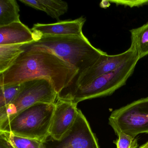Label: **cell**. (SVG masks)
Listing matches in <instances>:
<instances>
[{
	"instance_id": "cell-14",
	"label": "cell",
	"mask_w": 148,
	"mask_h": 148,
	"mask_svg": "<svg viewBox=\"0 0 148 148\" xmlns=\"http://www.w3.org/2000/svg\"><path fill=\"white\" fill-rule=\"evenodd\" d=\"M19 6L15 0L0 1V26L20 20Z\"/></svg>"
},
{
	"instance_id": "cell-20",
	"label": "cell",
	"mask_w": 148,
	"mask_h": 148,
	"mask_svg": "<svg viewBox=\"0 0 148 148\" xmlns=\"http://www.w3.org/2000/svg\"><path fill=\"white\" fill-rule=\"evenodd\" d=\"M20 1L34 9L45 12V7L40 0H20Z\"/></svg>"
},
{
	"instance_id": "cell-15",
	"label": "cell",
	"mask_w": 148,
	"mask_h": 148,
	"mask_svg": "<svg viewBox=\"0 0 148 148\" xmlns=\"http://www.w3.org/2000/svg\"><path fill=\"white\" fill-rule=\"evenodd\" d=\"M44 5L45 12L53 18L58 21L60 17L68 11L67 2L60 0H40Z\"/></svg>"
},
{
	"instance_id": "cell-18",
	"label": "cell",
	"mask_w": 148,
	"mask_h": 148,
	"mask_svg": "<svg viewBox=\"0 0 148 148\" xmlns=\"http://www.w3.org/2000/svg\"><path fill=\"white\" fill-rule=\"evenodd\" d=\"M117 136L118 138L114 141L116 148H137L138 143L137 139L132 136L120 132Z\"/></svg>"
},
{
	"instance_id": "cell-17",
	"label": "cell",
	"mask_w": 148,
	"mask_h": 148,
	"mask_svg": "<svg viewBox=\"0 0 148 148\" xmlns=\"http://www.w3.org/2000/svg\"><path fill=\"white\" fill-rule=\"evenodd\" d=\"M21 84L0 86V109L10 104L17 97L21 90Z\"/></svg>"
},
{
	"instance_id": "cell-19",
	"label": "cell",
	"mask_w": 148,
	"mask_h": 148,
	"mask_svg": "<svg viewBox=\"0 0 148 148\" xmlns=\"http://www.w3.org/2000/svg\"><path fill=\"white\" fill-rule=\"evenodd\" d=\"M109 2L113 3L116 5L124 6L132 8L133 7H139L148 5V0H130V1H109Z\"/></svg>"
},
{
	"instance_id": "cell-6",
	"label": "cell",
	"mask_w": 148,
	"mask_h": 148,
	"mask_svg": "<svg viewBox=\"0 0 148 148\" xmlns=\"http://www.w3.org/2000/svg\"><path fill=\"white\" fill-rule=\"evenodd\" d=\"M109 124L116 135L123 132L135 138L138 134L148 133V97L112 112Z\"/></svg>"
},
{
	"instance_id": "cell-2",
	"label": "cell",
	"mask_w": 148,
	"mask_h": 148,
	"mask_svg": "<svg viewBox=\"0 0 148 148\" xmlns=\"http://www.w3.org/2000/svg\"><path fill=\"white\" fill-rule=\"evenodd\" d=\"M21 49L24 51L50 52L77 68L78 75L106 53L94 47L84 35L41 36L33 42L23 44Z\"/></svg>"
},
{
	"instance_id": "cell-10",
	"label": "cell",
	"mask_w": 148,
	"mask_h": 148,
	"mask_svg": "<svg viewBox=\"0 0 148 148\" xmlns=\"http://www.w3.org/2000/svg\"><path fill=\"white\" fill-rule=\"evenodd\" d=\"M86 21L84 17L73 20L60 21L53 24L34 25L31 29L34 40L43 36H78L84 35L82 28Z\"/></svg>"
},
{
	"instance_id": "cell-12",
	"label": "cell",
	"mask_w": 148,
	"mask_h": 148,
	"mask_svg": "<svg viewBox=\"0 0 148 148\" xmlns=\"http://www.w3.org/2000/svg\"><path fill=\"white\" fill-rule=\"evenodd\" d=\"M130 47L140 60L148 55V21L141 27L131 29Z\"/></svg>"
},
{
	"instance_id": "cell-22",
	"label": "cell",
	"mask_w": 148,
	"mask_h": 148,
	"mask_svg": "<svg viewBox=\"0 0 148 148\" xmlns=\"http://www.w3.org/2000/svg\"><path fill=\"white\" fill-rule=\"evenodd\" d=\"M139 148H148V142L145 143L144 144L142 145L141 147H139Z\"/></svg>"
},
{
	"instance_id": "cell-9",
	"label": "cell",
	"mask_w": 148,
	"mask_h": 148,
	"mask_svg": "<svg viewBox=\"0 0 148 148\" xmlns=\"http://www.w3.org/2000/svg\"><path fill=\"white\" fill-rule=\"evenodd\" d=\"M77 105L72 100L58 97L49 130L54 141H60L75 123L78 113Z\"/></svg>"
},
{
	"instance_id": "cell-7",
	"label": "cell",
	"mask_w": 148,
	"mask_h": 148,
	"mask_svg": "<svg viewBox=\"0 0 148 148\" xmlns=\"http://www.w3.org/2000/svg\"><path fill=\"white\" fill-rule=\"evenodd\" d=\"M136 55V53L130 47L127 51L120 54L111 55L106 53L101 55L94 64L77 76L74 87L68 90H69L62 92L89 84L97 78L116 70L123 63Z\"/></svg>"
},
{
	"instance_id": "cell-11",
	"label": "cell",
	"mask_w": 148,
	"mask_h": 148,
	"mask_svg": "<svg viewBox=\"0 0 148 148\" xmlns=\"http://www.w3.org/2000/svg\"><path fill=\"white\" fill-rule=\"evenodd\" d=\"M34 40L32 30L21 21L0 26V45L27 44Z\"/></svg>"
},
{
	"instance_id": "cell-21",
	"label": "cell",
	"mask_w": 148,
	"mask_h": 148,
	"mask_svg": "<svg viewBox=\"0 0 148 148\" xmlns=\"http://www.w3.org/2000/svg\"><path fill=\"white\" fill-rule=\"evenodd\" d=\"M0 148H14L5 132L0 131Z\"/></svg>"
},
{
	"instance_id": "cell-8",
	"label": "cell",
	"mask_w": 148,
	"mask_h": 148,
	"mask_svg": "<svg viewBox=\"0 0 148 148\" xmlns=\"http://www.w3.org/2000/svg\"><path fill=\"white\" fill-rule=\"evenodd\" d=\"M54 141V140H53ZM55 141L53 148L70 146L72 148H100L97 138L80 110L75 123L60 141Z\"/></svg>"
},
{
	"instance_id": "cell-16",
	"label": "cell",
	"mask_w": 148,
	"mask_h": 148,
	"mask_svg": "<svg viewBox=\"0 0 148 148\" xmlns=\"http://www.w3.org/2000/svg\"><path fill=\"white\" fill-rule=\"evenodd\" d=\"M4 132L14 148H46L44 144L38 140L19 136L12 133Z\"/></svg>"
},
{
	"instance_id": "cell-3",
	"label": "cell",
	"mask_w": 148,
	"mask_h": 148,
	"mask_svg": "<svg viewBox=\"0 0 148 148\" xmlns=\"http://www.w3.org/2000/svg\"><path fill=\"white\" fill-rule=\"evenodd\" d=\"M54 109L55 103H37L21 111L11 119L0 123V131L44 143L50 136Z\"/></svg>"
},
{
	"instance_id": "cell-1",
	"label": "cell",
	"mask_w": 148,
	"mask_h": 148,
	"mask_svg": "<svg viewBox=\"0 0 148 148\" xmlns=\"http://www.w3.org/2000/svg\"><path fill=\"white\" fill-rule=\"evenodd\" d=\"M78 74L77 68L50 52L24 51L8 70L0 73V86L46 79L59 94L72 84Z\"/></svg>"
},
{
	"instance_id": "cell-5",
	"label": "cell",
	"mask_w": 148,
	"mask_h": 148,
	"mask_svg": "<svg viewBox=\"0 0 148 148\" xmlns=\"http://www.w3.org/2000/svg\"><path fill=\"white\" fill-rule=\"evenodd\" d=\"M20 91L14 100L0 109V123L12 118L21 111L37 103L54 104L58 94L50 80L46 79H29L21 84Z\"/></svg>"
},
{
	"instance_id": "cell-13",
	"label": "cell",
	"mask_w": 148,
	"mask_h": 148,
	"mask_svg": "<svg viewBox=\"0 0 148 148\" xmlns=\"http://www.w3.org/2000/svg\"><path fill=\"white\" fill-rule=\"evenodd\" d=\"M23 44L0 45V73L4 72L24 52Z\"/></svg>"
},
{
	"instance_id": "cell-23",
	"label": "cell",
	"mask_w": 148,
	"mask_h": 148,
	"mask_svg": "<svg viewBox=\"0 0 148 148\" xmlns=\"http://www.w3.org/2000/svg\"><path fill=\"white\" fill-rule=\"evenodd\" d=\"M71 148V147H70V146H65V147H63V148Z\"/></svg>"
},
{
	"instance_id": "cell-4",
	"label": "cell",
	"mask_w": 148,
	"mask_h": 148,
	"mask_svg": "<svg viewBox=\"0 0 148 148\" xmlns=\"http://www.w3.org/2000/svg\"><path fill=\"white\" fill-rule=\"evenodd\" d=\"M138 60L137 56L135 55L115 71L97 78L84 87L61 92L58 97L78 104L86 99L110 96L126 84Z\"/></svg>"
}]
</instances>
